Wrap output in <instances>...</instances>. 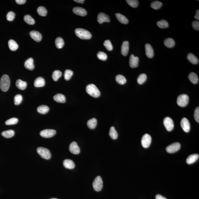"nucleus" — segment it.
<instances>
[{"label":"nucleus","mask_w":199,"mask_h":199,"mask_svg":"<svg viewBox=\"0 0 199 199\" xmlns=\"http://www.w3.org/2000/svg\"><path fill=\"white\" fill-rule=\"evenodd\" d=\"M86 92L90 96L94 98H99L100 95L99 89L93 84H89L86 86Z\"/></svg>","instance_id":"f257e3e1"},{"label":"nucleus","mask_w":199,"mask_h":199,"mask_svg":"<svg viewBox=\"0 0 199 199\" xmlns=\"http://www.w3.org/2000/svg\"><path fill=\"white\" fill-rule=\"evenodd\" d=\"M75 33L78 37L82 39H90L92 36V34L90 32L83 29H76L75 30Z\"/></svg>","instance_id":"f03ea898"},{"label":"nucleus","mask_w":199,"mask_h":199,"mask_svg":"<svg viewBox=\"0 0 199 199\" xmlns=\"http://www.w3.org/2000/svg\"><path fill=\"white\" fill-rule=\"evenodd\" d=\"M10 80L9 76L7 75H4L0 80V88L3 92H6L9 89L10 86Z\"/></svg>","instance_id":"7ed1b4c3"},{"label":"nucleus","mask_w":199,"mask_h":199,"mask_svg":"<svg viewBox=\"0 0 199 199\" xmlns=\"http://www.w3.org/2000/svg\"><path fill=\"white\" fill-rule=\"evenodd\" d=\"M36 151L42 158L48 160L51 158V154L49 150L44 147H40L37 148Z\"/></svg>","instance_id":"20e7f679"},{"label":"nucleus","mask_w":199,"mask_h":199,"mask_svg":"<svg viewBox=\"0 0 199 199\" xmlns=\"http://www.w3.org/2000/svg\"><path fill=\"white\" fill-rule=\"evenodd\" d=\"M189 98L188 96L186 94H181L177 98V103L178 105L181 107L186 106L188 104Z\"/></svg>","instance_id":"39448f33"},{"label":"nucleus","mask_w":199,"mask_h":199,"mask_svg":"<svg viewBox=\"0 0 199 199\" xmlns=\"http://www.w3.org/2000/svg\"><path fill=\"white\" fill-rule=\"evenodd\" d=\"M93 186L95 191L98 192L101 191L103 187V181L101 177L97 176L93 182Z\"/></svg>","instance_id":"423d86ee"},{"label":"nucleus","mask_w":199,"mask_h":199,"mask_svg":"<svg viewBox=\"0 0 199 199\" xmlns=\"http://www.w3.org/2000/svg\"><path fill=\"white\" fill-rule=\"evenodd\" d=\"M163 124L168 131H171L174 128L173 121L169 117H166L163 120Z\"/></svg>","instance_id":"0eeeda50"},{"label":"nucleus","mask_w":199,"mask_h":199,"mask_svg":"<svg viewBox=\"0 0 199 199\" xmlns=\"http://www.w3.org/2000/svg\"><path fill=\"white\" fill-rule=\"evenodd\" d=\"M181 145L179 142H175L170 145L166 148V150L169 153H174L180 149Z\"/></svg>","instance_id":"6e6552de"},{"label":"nucleus","mask_w":199,"mask_h":199,"mask_svg":"<svg viewBox=\"0 0 199 199\" xmlns=\"http://www.w3.org/2000/svg\"><path fill=\"white\" fill-rule=\"evenodd\" d=\"M56 131L54 129H46L40 132V135L44 138H50L54 136L56 134Z\"/></svg>","instance_id":"1a4fd4ad"},{"label":"nucleus","mask_w":199,"mask_h":199,"mask_svg":"<svg viewBox=\"0 0 199 199\" xmlns=\"http://www.w3.org/2000/svg\"><path fill=\"white\" fill-rule=\"evenodd\" d=\"M151 141H152V138L151 135L148 134H145L142 138V146L145 148H148L151 145Z\"/></svg>","instance_id":"9d476101"},{"label":"nucleus","mask_w":199,"mask_h":199,"mask_svg":"<svg viewBox=\"0 0 199 199\" xmlns=\"http://www.w3.org/2000/svg\"><path fill=\"white\" fill-rule=\"evenodd\" d=\"M181 128L184 132L188 133L190 131L191 126L189 121L186 118H183L181 121Z\"/></svg>","instance_id":"9b49d317"},{"label":"nucleus","mask_w":199,"mask_h":199,"mask_svg":"<svg viewBox=\"0 0 199 199\" xmlns=\"http://www.w3.org/2000/svg\"><path fill=\"white\" fill-rule=\"evenodd\" d=\"M69 150L71 153L74 154H78L80 152V148L76 142H73L70 143Z\"/></svg>","instance_id":"f8f14e48"},{"label":"nucleus","mask_w":199,"mask_h":199,"mask_svg":"<svg viewBox=\"0 0 199 199\" xmlns=\"http://www.w3.org/2000/svg\"><path fill=\"white\" fill-rule=\"evenodd\" d=\"M98 21L100 24H102L104 22H109L110 19L109 16L105 13H100L98 15Z\"/></svg>","instance_id":"ddd939ff"},{"label":"nucleus","mask_w":199,"mask_h":199,"mask_svg":"<svg viewBox=\"0 0 199 199\" xmlns=\"http://www.w3.org/2000/svg\"><path fill=\"white\" fill-rule=\"evenodd\" d=\"M139 58L135 56L133 54L131 55L129 58V64L130 66L132 68H135L138 66Z\"/></svg>","instance_id":"4468645a"},{"label":"nucleus","mask_w":199,"mask_h":199,"mask_svg":"<svg viewBox=\"0 0 199 199\" xmlns=\"http://www.w3.org/2000/svg\"><path fill=\"white\" fill-rule=\"evenodd\" d=\"M30 35L31 37L36 42H40L42 40V35L38 31H31L30 33Z\"/></svg>","instance_id":"2eb2a0df"},{"label":"nucleus","mask_w":199,"mask_h":199,"mask_svg":"<svg viewBox=\"0 0 199 199\" xmlns=\"http://www.w3.org/2000/svg\"><path fill=\"white\" fill-rule=\"evenodd\" d=\"M73 12L75 14L81 16H85L87 14L86 10L81 7H74L73 9Z\"/></svg>","instance_id":"dca6fc26"},{"label":"nucleus","mask_w":199,"mask_h":199,"mask_svg":"<svg viewBox=\"0 0 199 199\" xmlns=\"http://www.w3.org/2000/svg\"><path fill=\"white\" fill-rule=\"evenodd\" d=\"M45 84V79L41 77L36 78L34 83V86L36 88L42 87L44 86Z\"/></svg>","instance_id":"f3484780"},{"label":"nucleus","mask_w":199,"mask_h":199,"mask_svg":"<svg viewBox=\"0 0 199 199\" xmlns=\"http://www.w3.org/2000/svg\"><path fill=\"white\" fill-rule=\"evenodd\" d=\"M145 51L146 55L148 58H151L154 56L153 48L150 44H147L145 45Z\"/></svg>","instance_id":"a211bd4d"},{"label":"nucleus","mask_w":199,"mask_h":199,"mask_svg":"<svg viewBox=\"0 0 199 199\" xmlns=\"http://www.w3.org/2000/svg\"><path fill=\"white\" fill-rule=\"evenodd\" d=\"M25 66L27 70H33L34 68V60L32 58H30L27 59L25 63Z\"/></svg>","instance_id":"6ab92c4d"},{"label":"nucleus","mask_w":199,"mask_h":199,"mask_svg":"<svg viewBox=\"0 0 199 199\" xmlns=\"http://www.w3.org/2000/svg\"><path fill=\"white\" fill-rule=\"evenodd\" d=\"M129 50V43L128 41H124L121 46V53L124 56L128 54Z\"/></svg>","instance_id":"aec40b11"},{"label":"nucleus","mask_w":199,"mask_h":199,"mask_svg":"<svg viewBox=\"0 0 199 199\" xmlns=\"http://www.w3.org/2000/svg\"><path fill=\"white\" fill-rule=\"evenodd\" d=\"M199 157L198 154H194L190 155L187 157L186 162L189 165L192 164L198 160Z\"/></svg>","instance_id":"412c9836"},{"label":"nucleus","mask_w":199,"mask_h":199,"mask_svg":"<svg viewBox=\"0 0 199 199\" xmlns=\"http://www.w3.org/2000/svg\"><path fill=\"white\" fill-rule=\"evenodd\" d=\"M116 17L118 21L123 24H127L128 23V20L125 16L119 13L115 14Z\"/></svg>","instance_id":"4be33fe9"},{"label":"nucleus","mask_w":199,"mask_h":199,"mask_svg":"<svg viewBox=\"0 0 199 199\" xmlns=\"http://www.w3.org/2000/svg\"><path fill=\"white\" fill-rule=\"evenodd\" d=\"M63 165L65 168L68 169H73L75 167V163L72 160L70 159H67L64 160Z\"/></svg>","instance_id":"5701e85b"},{"label":"nucleus","mask_w":199,"mask_h":199,"mask_svg":"<svg viewBox=\"0 0 199 199\" xmlns=\"http://www.w3.org/2000/svg\"><path fill=\"white\" fill-rule=\"evenodd\" d=\"M16 85L19 89L21 90H24L27 86V83L22 81L21 79H18L16 82Z\"/></svg>","instance_id":"b1692460"},{"label":"nucleus","mask_w":199,"mask_h":199,"mask_svg":"<svg viewBox=\"0 0 199 199\" xmlns=\"http://www.w3.org/2000/svg\"><path fill=\"white\" fill-rule=\"evenodd\" d=\"M54 100L59 103H64L66 101V98L63 94H58L54 96Z\"/></svg>","instance_id":"393cba45"},{"label":"nucleus","mask_w":199,"mask_h":199,"mask_svg":"<svg viewBox=\"0 0 199 199\" xmlns=\"http://www.w3.org/2000/svg\"><path fill=\"white\" fill-rule=\"evenodd\" d=\"M188 78L190 81L194 84H196L198 83L199 79L198 75L196 73L191 72L188 76Z\"/></svg>","instance_id":"a878e982"},{"label":"nucleus","mask_w":199,"mask_h":199,"mask_svg":"<svg viewBox=\"0 0 199 199\" xmlns=\"http://www.w3.org/2000/svg\"><path fill=\"white\" fill-rule=\"evenodd\" d=\"M8 46L10 50L13 51H16L19 47L16 41L13 40H10L9 41Z\"/></svg>","instance_id":"bb28decb"},{"label":"nucleus","mask_w":199,"mask_h":199,"mask_svg":"<svg viewBox=\"0 0 199 199\" xmlns=\"http://www.w3.org/2000/svg\"><path fill=\"white\" fill-rule=\"evenodd\" d=\"M49 109H50L47 105H42L40 106L37 108V111L40 114H45L49 111Z\"/></svg>","instance_id":"cd10ccee"},{"label":"nucleus","mask_w":199,"mask_h":199,"mask_svg":"<svg viewBox=\"0 0 199 199\" xmlns=\"http://www.w3.org/2000/svg\"><path fill=\"white\" fill-rule=\"evenodd\" d=\"M187 59L191 63L196 64L199 62L198 59L192 53H189L187 55Z\"/></svg>","instance_id":"c85d7f7f"},{"label":"nucleus","mask_w":199,"mask_h":199,"mask_svg":"<svg viewBox=\"0 0 199 199\" xmlns=\"http://www.w3.org/2000/svg\"><path fill=\"white\" fill-rule=\"evenodd\" d=\"M97 120L95 118H93L88 121L87 125L90 129H94L96 127Z\"/></svg>","instance_id":"c756f323"},{"label":"nucleus","mask_w":199,"mask_h":199,"mask_svg":"<svg viewBox=\"0 0 199 199\" xmlns=\"http://www.w3.org/2000/svg\"><path fill=\"white\" fill-rule=\"evenodd\" d=\"M164 44L165 45L167 46V47L171 48H172L174 46L175 44V42L173 39L169 38L166 39L165 40Z\"/></svg>","instance_id":"7c9ffc66"},{"label":"nucleus","mask_w":199,"mask_h":199,"mask_svg":"<svg viewBox=\"0 0 199 199\" xmlns=\"http://www.w3.org/2000/svg\"><path fill=\"white\" fill-rule=\"evenodd\" d=\"M109 134V136L112 139H116L118 138L117 132L116 131L115 128L114 127H111Z\"/></svg>","instance_id":"2f4dec72"},{"label":"nucleus","mask_w":199,"mask_h":199,"mask_svg":"<svg viewBox=\"0 0 199 199\" xmlns=\"http://www.w3.org/2000/svg\"><path fill=\"white\" fill-rule=\"evenodd\" d=\"M1 134L5 138H11L14 135L15 132L13 130H9L3 131Z\"/></svg>","instance_id":"473e14b6"},{"label":"nucleus","mask_w":199,"mask_h":199,"mask_svg":"<svg viewBox=\"0 0 199 199\" xmlns=\"http://www.w3.org/2000/svg\"><path fill=\"white\" fill-rule=\"evenodd\" d=\"M55 44L58 48L60 49L63 47L64 42L63 39L61 37L57 38L55 40Z\"/></svg>","instance_id":"72a5a7b5"},{"label":"nucleus","mask_w":199,"mask_h":199,"mask_svg":"<svg viewBox=\"0 0 199 199\" xmlns=\"http://www.w3.org/2000/svg\"><path fill=\"white\" fill-rule=\"evenodd\" d=\"M115 79L117 83L120 85H124L127 82L125 78L123 75H117Z\"/></svg>","instance_id":"f704fd0d"},{"label":"nucleus","mask_w":199,"mask_h":199,"mask_svg":"<svg viewBox=\"0 0 199 199\" xmlns=\"http://www.w3.org/2000/svg\"><path fill=\"white\" fill-rule=\"evenodd\" d=\"M62 75V73L59 70H55L52 73V78L54 81H57Z\"/></svg>","instance_id":"c9c22d12"},{"label":"nucleus","mask_w":199,"mask_h":199,"mask_svg":"<svg viewBox=\"0 0 199 199\" xmlns=\"http://www.w3.org/2000/svg\"><path fill=\"white\" fill-rule=\"evenodd\" d=\"M157 25L158 27L161 29L166 28L168 27V24L167 21L165 20H162L157 21Z\"/></svg>","instance_id":"e433bc0d"},{"label":"nucleus","mask_w":199,"mask_h":199,"mask_svg":"<svg viewBox=\"0 0 199 199\" xmlns=\"http://www.w3.org/2000/svg\"><path fill=\"white\" fill-rule=\"evenodd\" d=\"M24 21L28 24L33 25L35 24V21L29 15H26L24 17Z\"/></svg>","instance_id":"4c0bfd02"},{"label":"nucleus","mask_w":199,"mask_h":199,"mask_svg":"<svg viewBox=\"0 0 199 199\" xmlns=\"http://www.w3.org/2000/svg\"><path fill=\"white\" fill-rule=\"evenodd\" d=\"M37 12L40 16H45L47 13V10L43 6H40L37 9Z\"/></svg>","instance_id":"58836bf2"},{"label":"nucleus","mask_w":199,"mask_h":199,"mask_svg":"<svg viewBox=\"0 0 199 199\" xmlns=\"http://www.w3.org/2000/svg\"><path fill=\"white\" fill-rule=\"evenodd\" d=\"M162 6V2L158 1H154L151 3V6L152 8L155 10L159 9Z\"/></svg>","instance_id":"ea45409f"},{"label":"nucleus","mask_w":199,"mask_h":199,"mask_svg":"<svg viewBox=\"0 0 199 199\" xmlns=\"http://www.w3.org/2000/svg\"><path fill=\"white\" fill-rule=\"evenodd\" d=\"M147 79V76L145 74H142L138 76L137 82L139 85H142L146 81Z\"/></svg>","instance_id":"a19ab883"},{"label":"nucleus","mask_w":199,"mask_h":199,"mask_svg":"<svg viewBox=\"0 0 199 199\" xmlns=\"http://www.w3.org/2000/svg\"><path fill=\"white\" fill-rule=\"evenodd\" d=\"M73 72L70 70H65L64 73V78L66 80H69L71 78V77L73 75Z\"/></svg>","instance_id":"79ce46f5"},{"label":"nucleus","mask_w":199,"mask_h":199,"mask_svg":"<svg viewBox=\"0 0 199 199\" xmlns=\"http://www.w3.org/2000/svg\"><path fill=\"white\" fill-rule=\"evenodd\" d=\"M104 45L109 51H111L113 49V46L111 42L109 40H106L104 42Z\"/></svg>","instance_id":"37998d69"},{"label":"nucleus","mask_w":199,"mask_h":199,"mask_svg":"<svg viewBox=\"0 0 199 199\" xmlns=\"http://www.w3.org/2000/svg\"><path fill=\"white\" fill-rule=\"evenodd\" d=\"M126 2L129 5L133 8L138 7L139 4V2L137 0H127Z\"/></svg>","instance_id":"c03bdc74"},{"label":"nucleus","mask_w":199,"mask_h":199,"mask_svg":"<svg viewBox=\"0 0 199 199\" xmlns=\"http://www.w3.org/2000/svg\"><path fill=\"white\" fill-rule=\"evenodd\" d=\"M18 122V119L16 118H12L8 119L5 122L6 125H12L17 124Z\"/></svg>","instance_id":"a18cd8bd"},{"label":"nucleus","mask_w":199,"mask_h":199,"mask_svg":"<svg viewBox=\"0 0 199 199\" xmlns=\"http://www.w3.org/2000/svg\"><path fill=\"white\" fill-rule=\"evenodd\" d=\"M23 98L21 94H17L15 96L14 98V103L16 105H18L22 102Z\"/></svg>","instance_id":"49530a36"},{"label":"nucleus","mask_w":199,"mask_h":199,"mask_svg":"<svg viewBox=\"0 0 199 199\" xmlns=\"http://www.w3.org/2000/svg\"><path fill=\"white\" fill-rule=\"evenodd\" d=\"M97 56L99 60H105L107 58V56L106 54L102 51H100L97 54Z\"/></svg>","instance_id":"de8ad7c7"},{"label":"nucleus","mask_w":199,"mask_h":199,"mask_svg":"<svg viewBox=\"0 0 199 199\" xmlns=\"http://www.w3.org/2000/svg\"><path fill=\"white\" fill-rule=\"evenodd\" d=\"M15 14L14 12L10 11L7 13L6 15V18L7 21H13L15 18Z\"/></svg>","instance_id":"09e8293b"},{"label":"nucleus","mask_w":199,"mask_h":199,"mask_svg":"<svg viewBox=\"0 0 199 199\" xmlns=\"http://www.w3.org/2000/svg\"><path fill=\"white\" fill-rule=\"evenodd\" d=\"M194 118L195 120L198 123H199V108L197 107L195 109L194 114Z\"/></svg>","instance_id":"8fccbe9b"},{"label":"nucleus","mask_w":199,"mask_h":199,"mask_svg":"<svg viewBox=\"0 0 199 199\" xmlns=\"http://www.w3.org/2000/svg\"><path fill=\"white\" fill-rule=\"evenodd\" d=\"M192 26L194 29L199 31V22L198 21H193L192 23Z\"/></svg>","instance_id":"3c124183"},{"label":"nucleus","mask_w":199,"mask_h":199,"mask_svg":"<svg viewBox=\"0 0 199 199\" xmlns=\"http://www.w3.org/2000/svg\"><path fill=\"white\" fill-rule=\"evenodd\" d=\"M26 0H16V3L19 5H23L26 3Z\"/></svg>","instance_id":"603ef678"},{"label":"nucleus","mask_w":199,"mask_h":199,"mask_svg":"<svg viewBox=\"0 0 199 199\" xmlns=\"http://www.w3.org/2000/svg\"><path fill=\"white\" fill-rule=\"evenodd\" d=\"M194 18L196 20H199V10H196V15L194 16Z\"/></svg>","instance_id":"864d4df0"},{"label":"nucleus","mask_w":199,"mask_h":199,"mask_svg":"<svg viewBox=\"0 0 199 199\" xmlns=\"http://www.w3.org/2000/svg\"><path fill=\"white\" fill-rule=\"evenodd\" d=\"M156 199H167L166 198L160 194L157 195L156 196Z\"/></svg>","instance_id":"5fc2aeb1"},{"label":"nucleus","mask_w":199,"mask_h":199,"mask_svg":"<svg viewBox=\"0 0 199 199\" xmlns=\"http://www.w3.org/2000/svg\"><path fill=\"white\" fill-rule=\"evenodd\" d=\"M74 1L79 3H83L85 1L84 0H74Z\"/></svg>","instance_id":"6e6d98bb"},{"label":"nucleus","mask_w":199,"mask_h":199,"mask_svg":"<svg viewBox=\"0 0 199 199\" xmlns=\"http://www.w3.org/2000/svg\"><path fill=\"white\" fill-rule=\"evenodd\" d=\"M50 199H58L57 198H52Z\"/></svg>","instance_id":"4d7b16f0"}]
</instances>
